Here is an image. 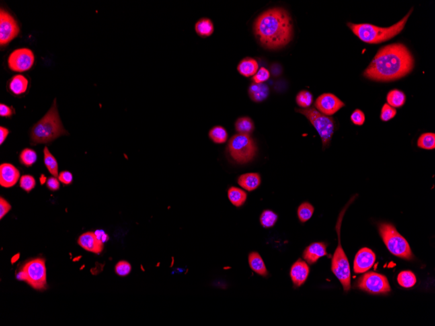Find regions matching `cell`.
I'll list each match as a JSON object with an SVG mask.
<instances>
[{"label": "cell", "instance_id": "14", "mask_svg": "<svg viewBox=\"0 0 435 326\" xmlns=\"http://www.w3.org/2000/svg\"><path fill=\"white\" fill-rule=\"evenodd\" d=\"M375 259V255L372 250L367 247L362 248L355 257L354 272L356 273L366 272L373 265Z\"/></svg>", "mask_w": 435, "mask_h": 326}, {"label": "cell", "instance_id": "12", "mask_svg": "<svg viewBox=\"0 0 435 326\" xmlns=\"http://www.w3.org/2000/svg\"><path fill=\"white\" fill-rule=\"evenodd\" d=\"M20 27L15 18L5 11L1 9L0 11V44L5 46L10 42L19 35Z\"/></svg>", "mask_w": 435, "mask_h": 326}, {"label": "cell", "instance_id": "11", "mask_svg": "<svg viewBox=\"0 0 435 326\" xmlns=\"http://www.w3.org/2000/svg\"><path fill=\"white\" fill-rule=\"evenodd\" d=\"M35 56L32 50L28 48L16 49L8 57L7 62L11 70L15 72H25L34 65Z\"/></svg>", "mask_w": 435, "mask_h": 326}, {"label": "cell", "instance_id": "33", "mask_svg": "<svg viewBox=\"0 0 435 326\" xmlns=\"http://www.w3.org/2000/svg\"><path fill=\"white\" fill-rule=\"evenodd\" d=\"M397 281L404 288H411L416 283V278L412 271H404L398 275Z\"/></svg>", "mask_w": 435, "mask_h": 326}, {"label": "cell", "instance_id": "31", "mask_svg": "<svg viewBox=\"0 0 435 326\" xmlns=\"http://www.w3.org/2000/svg\"><path fill=\"white\" fill-rule=\"evenodd\" d=\"M314 210L315 209H314L313 205L310 204V203H302L298 207L297 211L298 219L300 222L305 223L310 220L313 216Z\"/></svg>", "mask_w": 435, "mask_h": 326}, {"label": "cell", "instance_id": "28", "mask_svg": "<svg viewBox=\"0 0 435 326\" xmlns=\"http://www.w3.org/2000/svg\"><path fill=\"white\" fill-rule=\"evenodd\" d=\"M44 162L50 174H52L54 177L57 178L59 176L58 175V163L57 160L50 153L49 150L46 146L44 149Z\"/></svg>", "mask_w": 435, "mask_h": 326}, {"label": "cell", "instance_id": "21", "mask_svg": "<svg viewBox=\"0 0 435 326\" xmlns=\"http://www.w3.org/2000/svg\"><path fill=\"white\" fill-rule=\"evenodd\" d=\"M270 89L267 84L263 83H251L249 88V95L250 99L255 102H261L269 97Z\"/></svg>", "mask_w": 435, "mask_h": 326}, {"label": "cell", "instance_id": "44", "mask_svg": "<svg viewBox=\"0 0 435 326\" xmlns=\"http://www.w3.org/2000/svg\"><path fill=\"white\" fill-rule=\"evenodd\" d=\"M13 113V110L11 107L3 103L0 104V115L1 117H11L12 116Z\"/></svg>", "mask_w": 435, "mask_h": 326}, {"label": "cell", "instance_id": "39", "mask_svg": "<svg viewBox=\"0 0 435 326\" xmlns=\"http://www.w3.org/2000/svg\"><path fill=\"white\" fill-rule=\"evenodd\" d=\"M270 72H269L267 68L261 67L260 69L258 70L257 73L253 76L252 80L254 83H261L268 80L269 78H270Z\"/></svg>", "mask_w": 435, "mask_h": 326}, {"label": "cell", "instance_id": "45", "mask_svg": "<svg viewBox=\"0 0 435 326\" xmlns=\"http://www.w3.org/2000/svg\"><path fill=\"white\" fill-rule=\"evenodd\" d=\"M9 134V130L8 129L5 128V127L3 126L0 127V144H3V143L6 140L7 137L8 136Z\"/></svg>", "mask_w": 435, "mask_h": 326}, {"label": "cell", "instance_id": "46", "mask_svg": "<svg viewBox=\"0 0 435 326\" xmlns=\"http://www.w3.org/2000/svg\"><path fill=\"white\" fill-rule=\"evenodd\" d=\"M19 257H20V254H17V255L14 256L12 259V263H14L15 262H16L17 260L19 259Z\"/></svg>", "mask_w": 435, "mask_h": 326}, {"label": "cell", "instance_id": "23", "mask_svg": "<svg viewBox=\"0 0 435 326\" xmlns=\"http://www.w3.org/2000/svg\"><path fill=\"white\" fill-rule=\"evenodd\" d=\"M28 80L24 76L17 74L13 76L9 83L10 91L15 95H19L24 93L28 89Z\"/></svg>", "mask_w": 435, "mask_h": 326}, {"label": "cell", "instance_id": "35", "mask_svg": "<svg viewBox=\"0 0 435 326\" xmlns=\"http://www.w3.org/2000/svg\"><path fill=\"white\" fill-rule=\"evenodd\" d=\"M38 155L36 151L31 148H24L20 154V161L23 165L30 167L36 163Z\"/></svg>", "mask_w": 435, "mask_h": 326}, {"label": "cell", "instance_id": "30", "mask_svg": "<svg viewBox=\"0 0 435 326\" xmlns=\"http://www.w3.org/2000/svg\"><path fill=\"white\" fill-rule=\"evenodd\" d=\"M417 145L425 150H433L435 148V134L434 133H424L417 140Z\"/></svg>", "mask_w": 435, "mask_h": 326}, {"label": "cell", "instance_id": "41", "mask_svg": "<svg viewBox=\"0 0 435 326\" xmlns=\"http://www.w3.org/2000/svg\"><path fill=\"white\" fill-rule=\"evenodd\" d=\"M11 206L3 197L0 198V219H2L11 210Z\"/></svg>", "mask_w": 435, "mask_h": 326}, {"label": "cell", "instance_id": "34", "mask_svg": "<svg viewBox=\"0 0 435 326\" xmlns=\"http://www.w3.org/2000/svg\"><path fill=\"white\" fill-rule=\"evenodd\" d=\"M313 101V95L310 91L303 90L297 94L296 102L302 109L309 108Z\"/></svg>", "mask_w": 435, "mask_h": 326}, {"label": "cell", "instance_id": "38", "mask_svg": "<svg viewBox=\"0 0 435 326\" xmlns=\"http://www.w3.org/2000/svg\"><path fill=\"white\" fill-rule=\"evenodd\" d=\"M131 265L128 262L120 261L116 265V272L120 276H126L131 271Z\"/></svg>", "mask_w": 435, "mask_h": 326}, {"label": "cell", "instance_id": "7", "mask_svg": "<svg viewBox=\"0 0 435 326\" xmlns=\"http://www.w3.org/2000/svg\"><path fill=\"white\" fill-rule=\"evenodd\" d=\"M295 111L304 115L317 130L321 137L323 149L328 147L331 144L335 130V123L333 119L320 113L315 107L296 109Z\"/></svg>", "mask_w": 435, "mask_h": 326}, {"label": "cell", "instance_id": "27", "mask_svg": "<svg viewBox=\"0 0 435 326\" xmlns=\"http://www.w3.org/2000/svg\"><path fill=\"white\" fill-rule=\"evenodd\" d=\"M254 128L253 121L249 117H241L236 121L235 129L238 134L249 135L253 132Z\"/></svg>", "mask_w": 435, "mask_h": 326}, {"label": "cell", "instance_id": "17", "mask_svg": "<svg viewBox=\"0 0 435 326\" xmlns=\"http://www.w3.org/2000/svg\"><path fill=\"white\" fill-rule=\"evenodd\" d=\"M310 268L306 262L298 259L292 265L290 276L294 287H300L305 283L309 275Z\"/></svg>", "mask_w": 435, "mask_h": 326}, {"label": "cell", "instance_id": "20", "mask_svg": "<svg viewBox=\"0 0 435 326\" xmlns=\"http://www.w3.org/2000/svg\"><path fill=\"white\" fill-rule=\"evenodd\" d=\"M237 182L246 190L252 191L258 188L261 184V180L258 173H249L240 176Z\"/></svg>", "mask_w": 435, "mask_h": 326}, {"label": "cell", "instance_id": "4", "mask_svg": "<svg viewBox=\"0 0 435 326\" xmlns=\"http://www.w3.org/2000/svg\"><path fill=\"white\" fill-rule=\"evenodd\" d=\"M64 134H67V132L60 120L55 99L47 113L33 126L31 131L32 144L48 143Z\"/></svg>", "mask_w": 435, "mask_h": 326}, {"label": "cell", "instance_id": "40", "mask_svg": "<svg viewBox=\"0 0 435 326\" xmlns=\"http://www.w3.org/2000/svg\"><path fill=\"white\" fill-rule=\"evenodd\" d=\"M351 120L353 124L357 125V126H362L364 124L366 117L362 110L357 109L351 114Z\"/></svg>", "mask_w": 435, "mask_h": 326}, {"label": "cell", "instance_id": "43", "mask_svg": "<svg viewBox=\"0 0 435 326\" xmlns=\"http://www.w3.org/2000/svg\"><path fill=\"white\" fill-rule=\"evenodd\" d=\"M47 187L50 190L57 191L60 188V182L56 177H50L46 183Z\"/></svg>", "mask_w": 435, "mask_h": 326}, {"label": "cell", "instance_id": "16", "mask_svg": "<svg viewBox=\"0 0 435 326\" xmlns=\"http://www.w3.org/2000/svg\"><path fill=\"white\" fill-rule=\"evenodd\" d=\"M78 244L83 249L95 254H100L104 249L102 240H99L96 234L92 232H87L82 234L78 240Z\"/></svg>", "mask_w": 435, "mask_h": 326}, {"label": "cell", "instance_id": "22", "mask_svg": "<svg viewBox=\"0 0 435 326\" xmlns=\"http://www.w3.org/2000/svg\"><path fill=\"white\" fill-rule=\"evenodd\" d=\"M258 62L254 59L251 58L243 59L237 66L238 72L245 77L254 76L258 71Z\"/></svg>", "mask_w": 435, "mask_h": 326}, {"label": "cell", "instance_id": "42", "mask_svg": "<svg viewBox=\"0 0 435 326\" xmlns=\"http://www.w3.org/2000/svg\"><path fill=\"white\" fill-rule=\"evenodd\" d=\"M59 181L62 182L64 184L69 185L72 183L73 180V175L69 171H62L60 173Z\"/></svg>", "mask_w": 435, "mask_h": 326}, {"label": "cell", "instance_id": "24", "mask_svg": "<svg viewBox=\"0 0 435 326\" xmlns=\"http://www.w3.org/2000/svg\"><path fill=\"white\" fill-rule=\"evenodd\" d=\"M214 24L207 18H202L195 24V31L197 34L202 37L210 36L214 32Z\"/></svg>", "mask_w": 435, "mask_h": 326}, {"label": "cell", "instance_id": "5", "mask_svg": "<svg viewBox=\"0 0 435 326\" xmlns=\"http://www.w3.org/2000/svg\"><path fill=\"white\" fill-rule=\"evenodd\" d=\"M378 232L390 253L406 260L413 259L411 247L405 238L399 233L395 226L390 223L378 224Z\"/></svg>", "mask_w": 435, "mask_h": 326}, {"label": "cell", "instance_id": "2", "mask_svg": "<svg viewBox=\"0 0 435 326\" xmlns=\"http://www.w3.org/2000/svg\"><path fill=\"white\" fill-rule=\"evenodd\" d=\"M253 32L263 48L278 50L291 41L293 23L286 9L272 8L263 12L255 19Z\"/></svg>", "mask_w": 435, "mask_h": 326}, {"label": "cell", "instance_id": "36", "mask_svg": "<svg viewBox=\"0 0 435 326\" xmlns=\"http://www.w3.org/2000/svg\"><path fill=\"white\" fill-rule=\"evenodd\" d=\"M397 114V110L394 107L390 106L388 103H384L380 113V119L384 122H388L394 118Z\"/></svg>", "mask_w": 435, "mask_h": 326}, {"label": "cell", "instance_id": "1", "mask_svg": "<svg viewBox=\"0 0 435 326\" xmlns=\"http://www.w3.org/2000/svg\"><path fill=\"white\" fill-rule=\"evenodd\" d=\"M414 60L401 43L382 47L364 72L365 77L377 82H391L407 76L413 70Z\"/></svg>", "mask_w": 435, "mask_h": 326}, {"label": "cell", "instance_id": "10", "mask_svg": "<svg viewBox=\"0 0 435 326\" xmlns=\"http://www.w3.org/2000/svg\"><path fill=\"white\" fill-rule=\"evenodd\" d=\"M356 286L372 294H387L391 291L386 277L375 272L365 273L359 279Z\"/></svg>", "mask_w": 435, "mask_h": 326}, {"label": "cell", "instance_id": "8", "mask_svg": "<svg viewBox=\"0 0 435 326\" xmlns=\"http://www.w3.org/2000/svg\"><path fill=\"white\" fill-rule=\"evenodd\" d=\"M228 150L229 155L239 163L250 162L256 154L257 147L254 141L249 135H234L229 141Z\"/></svg>", "mask_w": 435, "mask_h": 326}, {"label": "cell", "instance_id": "25", "mask_svg": "<svg viewBox=\"0 0 435 326\" xmlns=\"http://www.w3.org/2000/svg\"><path fill=\"white\" fill-rule=\"evenodd\" d=\"M228 198L230 202L236 207H241L247 199V194L243 189L237 187H231L228 189Z\"/></svg>", "mask_w": 435, "mask_h": 326}, {"label": "cell", "instance_id": "37", "mask_svg": "<svg viewBox=\"0 0 435 326\" xmlns=\"http://www.w3.org/2000/svg\"><path fill=\"white\" fill-rule=\"evenodd\" d=\"M36 181L32 176L26 175H23L21 178L20 186L27 192H30L36 187Z\"/></svg>", "mask_w": 435, "mask_h": 326}, {"label": "cell", "instance_id": "6", "mask_svg": "<svg viewBox=\"0 0 435 326\" xmlns=\"http://www.w3.org/2000/svg\"><path fill=\"white\" fill-rule=\"evenodd\" d=\"M347 206L341 211L339 215L336 224V231L338 235V245L333 254L331 259V269L333 274L340 281L345 291H349L351 289V269L350 265L346 255L343 251L340 242V228L343 216L346 210Z\"/></svg>", "mask_w": 435, "mask_h": 326}, {"label": "cell", "instance_id": "29", "mask_svg": "<svg viewBox=\"0 0 435 326\" xmlns=\"http://www.w3.org/2000/svg\"><path fill=\"white\" fill-rule=\"evenodd\" d=\"M210 140L217 144H222L228 140V134L227 131L224 127L216 126L213 127L210 130L208 134Z\"/></svg>", "mask_w": 435, "mask_h": 326}, {"label": "cell", "instance_id": "15", "mask_svg": "<svg viewBox=\"0 0 435 326\" xmlns=\"http://www.w3.org/2000/svg\"><path fill=\"white\" fill-rule=\"evenodd\" d=\"M20 171L12 164L5 163L0 165V185L1 186H14L20 179Z\"/></svg>", "mask_w": 435, "mask_h": 326}, {"label": "cell", "instance_id": "13", "mask_svg": "<svg viewBox=\"0 0 435 326\" xmlns=\"http://www.w3.org/2000/svg\"><path fill=\"white\" fill-rule=\"evenodd\" d=\"M345 105V103L340 99L331 93H325L320 95L315 102L316 109L327 116L335 114Z\"/></svg>", "mask_w": 435, "mask_h": 326}, {"label": "cell", "instance_id": "32", "mask_svg": "<svg viewBox=\"0 0 435 326\" xmlns=\"http://www.w3.org/2000/svg\"><path fill=\"white\" fill-rule=\"evenodd\" d=\"M278 218V215L272 210H265L261 214V224L265 228L272 227L276 224Z\"/></svg>", "mask_w": 435, "mask_h": 326}, {"label": "cell", "instance_id": "19", "mask_svg": "<svg viewBox=\"0 0 435 326\" xmlns=\"http://www.w3.org/2000/svg\"><path fill=\"white\" fill-rule=\"evenodd\" d=\"M249 263L250 268L257 275L263 277L269 276V271L265 265V262L257 252L252 251L249 254Z\"/></svg>", "mask_w": 435, "mask_h": 326}, {"label": "cell", "instance_id": "3", "mask_svg": "<svg viewBox=\"0 0 435 326\" xmlns=\"http://www.w3.org/2000/svg\"><path fill=\"white\" fill-rule=\"evenodd\" d=\"M413 11V8L407 15L395 24L389 27H380L370 23H347L349 28L363 42L369 44H378L386 42L399 34L405 27L406 23Z\"/></svg>", "mask_w": 435, "mask_h": 326}, {"label": "cell", "instance_id": "18", "mask_svg": "<svg viewBox=\"0 0 435 326\" xmlns=\"http://www.w3.org/2000/svg\"><path fill=\"white\" fill-rule=\"evenodd\" d=\"M327 255V244L325 242H315L310 244L304 251L303 258L310 265H313L320 258Z\"/></svg>", "mask_w": 435, "mask_h": 326}, {"label": "cell", "instance_id": "26", "mask_svg": "<svg viewBox=\"0 0 435 326\" xmlns=\"http://www.w3.org/2000/svg\"><path fill=\"white\" fill-rule=\"evenodd\" d=\"M388 104L390 106L394 107H401L405 104L406 102V95L403 91L398 89H393L388 93L387 97Z\"/></svg>", "mask_w": 435, "mask_h": 326}, {"label": "cell", "instance_id": "9", "mask_svg": "<svg viewBox=\"0 0 435 326\" xmlns=\"http://www.w3.org/2000/svg\"><path fill=\"white\" fill-rule=\"evenodd\" d=\"M22 271L24 273L25 281L36 290H42L46 288V268L45 260L37 258L25 264Z\"/></svg>", "mask_w": 435, "mask_h": 326}, {"label": "cell", "instance_id": "47", "mask_svg": "<svg viewBox=\"0 0 435 326\" xmlns=\"http://www.w3.org/2000/svg\"><path fill=\"white\" fill-rule=\"evenodd\" d=\"M46 180V178L45 177L41 178L40 181L42 183H45Z\"/></svg>", "mask_w": 435, "mask_h": 326}]
</instances>
